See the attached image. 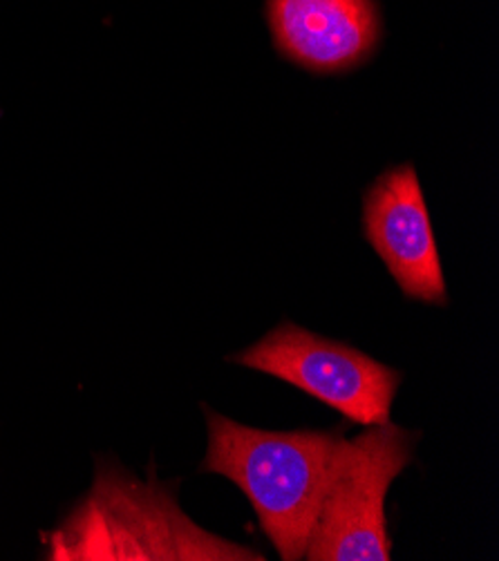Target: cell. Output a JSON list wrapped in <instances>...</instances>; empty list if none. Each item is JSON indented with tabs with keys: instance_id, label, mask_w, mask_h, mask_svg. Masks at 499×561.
I'll return each instance as SVG.
<instances>
[{
	"instance_id": "obj_1",
	"label": "cell",
	"mask_w": 499,
	"mask_h": 561,
	"mask_svg": "<svg viewBox=\"0 0 499 561\" xmlns=\"http://www.w3.org/2000/svg\"><path fill=\"white\" fill-rule=\"evenodd\" d=\"M54 561H262L200 528L169 488L101 466L94 485L47 539Z\"/></svg>"
},
{
	"instance_id": "obj_2",
	"label": "cell",
	"mask_w": 499,
	"mask_h": 561,
	"mask_svg": "<svg viewBox=\"0 0 499 561\" xmlns=\"http://www.w3.org/2000/svg\"><path fill=\"white\" fill-rule=\"evenodd\" d=\"M202 472L234 481L251 501L266 539L285 561L305 559L339 432H269L206 410Z\"/></svg>"
},
{
	"instance_id": "obj_3",
	"label": "cell",
	"mask_w": 499,
	"mask_h": 561,
	"mask_svg": "<svg viewBox=\"0 0 499 561\" xmlns=\"http://www.w3.org/2000/svg\"><path fill=\"white\" fill-rule=\"evenodd\" d=\"M419 434L395 423L367 425L354 438L341 436L327 479L305 559L387 561L385 494L412 463Z\"/></svg>"
},
{
	"instance_id": "obj_4",
	"label": "cell",
	"mask_w": 499,
	"mask_h": 561,
	"mask_svg": "<svg viewBox=\"0 0 499 561\" xmlns=\"http://www.w3.org/2000/svg\"><path fill=\"white\" fill-rule=\"evenodd\" d=\"M231 360L285 380L365 427L390 421L401 385L397 369L290 320L231 356Z\"/></svg>"
},
{
	"instance_id": "obj_5",
	"label": "cell",
	"mask_w": 499,
	"mask_h": 561,
	"mask_svg": "<svg viewBox=\"0 0 499 561\" xmlns=\"http://www.w3.org/2000/svg\"><path fill=\"white\" fill-rule=\"evenodd\" d=\"M365 238L406 298L446 307V279L415 165L385 171L363 199Z\"/></svg>"
},
{
	"instance_id": "obj_6",
	"label": "cell",
	"mask_w": 499,
	"mask_h": 561,
	"mask_svg": "<svg viewBox=\"0 0 499 561\" xmlns=\"http://www.w3.org/2000/svg\"><path fill=\"white\" fill-rule=\"evenodd\" d=\"M275 47L314 75H341L365 64L381 43L376 0H266Z\"/></svg>"
}]
</instances>
